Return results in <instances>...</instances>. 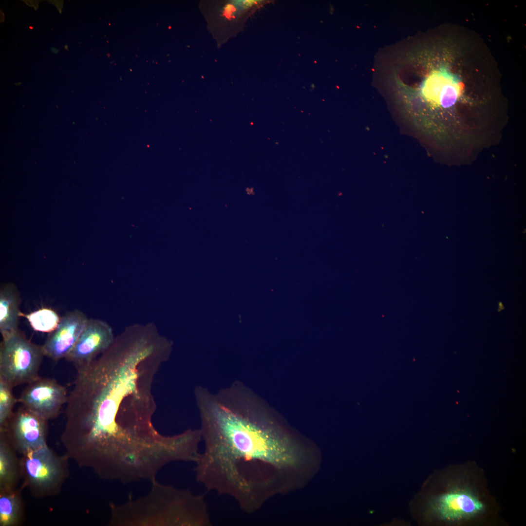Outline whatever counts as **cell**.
<instances>
[{
	"label": "cell",
	"instance_id": "1",
	"mask_svg": "<svg viewBox=\"0 0 526 526\" xmlns=\"http://www.w3.org/2000/svg\"><path fill=\"white\" fill-rule=\"evenodd\" d=\"M168 360L158 342L125 331L77 370L68 396L61 440L68 458L100 478L127 484L145 479L165 462L172 435L152 422L154 377Z\"/></svg>",
	"mask_w": 526,
	"mask_h": 526
},
{
	"label": "cell",
	"instance_id": "2",
	"mask_svg": "<svg viewBox=\"0 0 526 526\" xmlns=\"http://www.w3.org/2000/svg\"><path fill=\"white\" fill-rule=\"evenodd\" d=\"M194 394L204 443L194 463L196 479L207 490L232 498L249 512L263 490L259 468L296 466L298 450L277 435L269 421L256 415L242 381L216 392L198 385Z\"/></svg>",
	"mask_w": 526,
	"mask_h": 526
},
{
	"label": "cell",
	"instance_id": "3",
	"mask_svg": "<svg viewBox=\"0 0 526 526\" xmlns=\"http://www.w3.org/2000/svg\"><path fill=\"white\" fill-rule=\"evenodd\" d=\"M145 495L110 505L113 526H211L204 494L161 484L156 479Z\"/></svg>",
	"mask_w": 526,
	"mask_h": 526
},
{
	"label": "cell",
	"instance_id": "4",
	"mask_svg": "<svg viewBox=\"0 0 526 526\" xmlns=\"http://www.w3.org/2000/svg\"><path fill=\"white\" fill-rule=\"evenodd\" d=\"M2 338L0 380L13 388L39 378V370L45 356L42 345L28 339L19 329Z\"/></svg>",
	"mask_w": 526,
	"mask_h": 526
},
{
	"label": "cell",
	"instance_id": "5",
	"mask_svg": "<svg viewBox=\"0 0 526 526\" xmlns=\"http://www.w3.org/2000/svg\"><path fill=\"white\" fill-rule=\"evenodd\" d=\"M22 455L20 464L23 486L37 497L58 493L68 475L67 455L59 457L47 446Z\"/></svg>",
	"mask_w": 526,
	"mask_h": 526
},
{
	"label": "cell",
	"instance_id": "6",
	"mask_svg": "<svg viewBox=\"0 0 526 526\" xmlns=\"http://www.w3.org/2000/svg\"><path fill=\"white\" fill-rule=\"evenodd\" d=\"M264 0H222L202 2L201 11L219 45L241 30L245 20Z\"/></svg>",
	"mask_w": 526,
	"mask_h": 526
},
{
	"label": "cell",
	"instance_id": "7",
	"mask_svg": "<svg viewBox=\"0 0 526 526\" xmlns=\"http://www.w3.org/2000/svg\"><path fill=\"white\" fill-rule=\"evenodd\" d=\"M0 429V433L21 454L47 446V420L22 405Z\"/></svg>",
	"mask_w": 526,
	"mask_h": 526
},
{
	"label": "cell",
	"instance_id": "8",
	"mask_svg": "<svg viewBox=\"0 0 526 526\" xmlns=\"http://www.w3.org/2000/svg\"><path fill=\"white\" fill-rule=\"evenodd\" d=\"M68 396L65 387L55 379L39 377L27 384L18 402L47 421L58 415Z\"/></svg>",
	"mask_w": 526,
	"mask_h": 526
},
{
	"label": "cell",
	"instance_id": "9",
	"mask_svg": "<svg viewBox=\"0 0 526 526\" xmlns=\"http://www.w3.org/2000/svg\"><path fill=\"white\" fill-rule=\"evenodd\" d=\"M107 322L89 319L71 351L65 358L76 370L86 366L106 351L115 338Z\"/></svg>",
	"mask_w": 526,
	"mask_h": 526
},
{
	"label": "cell",
	"instance_id": "10",
	"mask_svg": "<svg viewBox=\"0 0 526 526\" xmlns=\"http://www.w3.org/2000/svg\"><path fill=\"white\" fill-rule=\"evenodd\" d=\"M89 318L82 311L75 309L61 317L58 326L49 333L42 347L45 355L57 361L66 358L72 350Z\"/></svg>",
	"mask_w": 526,
	"mask_h": 526
},
{
	"label": "cell",
	"instance_id": "11",
	"mask_svg": "<svg viewBox=\"0 0 526 526\" xmlns=\"http://www.w3.org/2000/svg\"><path fill=\"white\" fill-rule=\"evenodd\" d=\"M429 509L439 519L455 521L481 513L484 506L470 492L456 490L434 497L429 503Z\"/></svg>",
	"mask_w": 526,
	"mask_h": 526
},
{
	"label": "cell",
	"instance_id": "12",
	"mask_svg": "<svg viewBox=\"0 0 526 526\" xmlns=\"http://www.w3.org/2000/svg\"><path fill=\"white\" fill-rule=\"evenodd\" d=\"M21 298L15 284L7 282L0 288V332L2 337L18 330Z\"/></svg>",
	"mask_w": 526,
	"mask_h": 526
},
{
	"label": "cell",
	"instance_id": "13",
	"mask_svg": "<svg viewBox=\"0 0 526 526\" xmlns=\"http://www.w3.org/2000/svg\"><path fill=\"white\" fill-rule=\"evenodd\" d=\"M16 450L2 433L0 435V488H15L21 477L20 459Z\"/></svg>",
	"mask_w": 526,
	"mask_h": 526
},
{
	"label": "cell",
	"instance_id": "14",
	"mask_svg": "<svg viewBox=\"0 0 526 526\" xmlns=\"http://www.w3.org/2000/svg\"><path fill=\"white\" fill-rule=\"evenodd\" d=\"M24 509L20 491L15 488L0 489V525L15 526L21 524Z\"/></svg>",
	"mask_w": 526,
	"mask_h": 526
},
{
	"label": "cell",
	"instance_id": "15",
	"mask_svg": "<svg viewBox=\"0 0 526 526\" xmlns=\"http://www.w3.org/2000/svg\"><path fill=\"white\" fill-rule=\"evenodd\" d=\"M21 316L27 319L34 330L48 333L56 329L61 318L54 310L46 307L40 308L28 314L21 312Z\"/></svg>",
	"mask_w": 526,
	"mask_h": 526
},
{
	"label": "cell",
	"instance_id": "16",
	"mask_svg": "<svg viewBox=\"0 0 526 526\" xmlns=\"http://www.w3.org/2000/svg\"><path fill=\"white\" fill-rule=\"evenodd\" d=\"M11 386L0 380V428L3 427L12 414L18 398L13 393Z\"/></svg>",
	"mask_w": 526,
	"mask_h": 526
},
{
	"label": "cell",
	"instance_id": "17",
	"mask_svg": "<svg viewBox=\"0 0 526 526\" xmlns=\"http://www.w3.org/2000/svg\"><path fill=\"white\" fill-rule=\"evenodd\" d=\"M51 50H52V52H53L54 53H56V54L58 52V50L56 48H52Z\"/></svg>",
	"mask_w": 526,
	"mask_h": 526
},
{
	"label": "cell",
	"instance_id": "18",
	"mask_svg": "<svg viewBox=\"0 0 526 526\" xmlns=\"http://www.w3.org/2000/svg\"><path fill=\"white\" fill-rule=\"evenodd\" d=\"M499 308H500V310H499V311L502 310L503 309L502 308V307H504V306H503V304H502V302H499Z\"/></svg>",
	"mask_w": 526,
	"mask_h": 526
}]
</instances>
